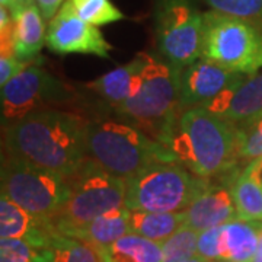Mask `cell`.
<instances>
[{
  "mask_svg": "<svg viewBox=\"0 0 262 262\" xmlns=\"http://www.w3.org/2000/svg\"><path fill=\"white\" fill-rule=\"evenodd\" d=\"M86 124L73 114L44 108L5 128L6 155L72 177L86 156Z\"/></svg>",
  "mask_w": 262,
  "mask_h": 262,
  "instance_id": "6da1fadb",
  "label": "cell"
},
{
  "mask_svg": "<svg viewBox=\"0 0 262 262\" xmlns=\"http://www.w3.org/2000/svg\"><path fill=\"white\" fill-rule=\"evenodd\" d=\"M166 146L196 177H223L237 166L239 128L206 108H191L178 115Z\"/></svg>",
  "mask_w": 262,
  "mask_h": 262,
  "instance_id": "7a4b0ae2",
  "label": "cell"
},
{
  "mask_svg": "<svg viewBox=\"0 0 262 262\" xmlns=\"http://www.w3.org/2000/svg\"><path fill=\"white\" fill-rule=\"evenodd\" d=\"M179 73L181 69L165 58L143 53L130 96L118 108L165 146L179 115Z\"/></svg>",
  "mask_w": 262,
  "mask_h": 262,
  "instance_id": "3957f363",
  "label": "cell"
},
{
  "mask_svg": "<svg viewBox=\"0 0 262 262\" xmlns=\"http://www.w3.org/2000/svg\"><path fill=\"white\" fill-rule=\"evenodd\" d=\"M84 140L86 156L108 173L121 179L131 178L156 162L178 160L165 144L122 122L110 120L88 122Z\"/></svg>",
  "mask_w": 262,
  "mask_h": 262,
  "instance_id": "277c9868",
  "label": "cell"
},
{
  "mask_svg": "<svg viewBox=\"0 0 262 262\" xmlns=\"http://www.w3.org/2000/svg\"><path fill=\"white\" fill-rule=\"evenodd\" d=\"M67 179L69 196L51 222L61 236L73 237L99 215L125 207V179L108 173L95 160L86 158Z\"/></svg>",
  "mask_w": 262,
  "mask_h": 262,
  "instance_id": "5b68a950",
  "label": "cell"
},
{
  "mask_svg": "<svg viewBox=\"0 0 262 262\" xmlns=\"http://www.w3.org/2000/svg\"><path fill=\"white\" fill-rule=\"evenodd\" d=\"M201 58L234 73H258L262 69V22L207 10Z\"/></svg>",
  "mask_w": 262,
  "mask_h": 262,
  "instance_id": "8992f818",
  "label": "cell"
},
{
  "mask_svg": "<svg viewBox=\"0 0 262 262\" xmlns=\"http://www.w3.org/2000/svg\"><path fill=\"white\" fill-rule=\"evenodd\" d=\"M208 181L194 177L187 168L172 162H156L125 179V207L131 211H184Z\"/></svg>",
  "mask_w": 262,
  "mask_h": 262,
  "instance_id": "52a82bcc",
  "label": "cell"
},
{
  "mask_svg": "<svg viewBox=\"0 0 262 262\" xmlns=\"http://www.w3.org/2000/svg\"><path fill=\"white\" fill-rule=\"evenodd\" d=\"M2 195L41 222L51 223L69 196V179L54 170L6 155L2 162Z\"/></svg>",
  "mask_w": 262,
  "mask_h": 262,
  "instance_id": "ba28073f",
  "label": "cell"
},
{
  "mask_svg": "<svg viewBox=\"0 0 262 262\" xmlns=\"http://www.w3.org/2000/svg\"><path fill=\"white\" fill-rule=\"evenodd\" d=\"M203 13L195 0H156L155 34L162 58L178 69L201 58Z\"/></svg>",
  "mask_w": 262,
  "mask_h": 262,
  "instance_id": "9c48e42d",
  "label": "cell"
},
{
  "mask_svg": "<svg viewBox=\"0 0 262 262\" xmlns=\"http://www.w3.org/2000/svg\"><path fill=\"white\" fill-rule=\"evenodd\" d=\"M70 96L64 84L38 66H27L10 82L2 86V115L18 121L46 102L64 101Z\"/></svg>",
  "mask_w": 262,
  "mask_h": 262,
  "instance_id": "30bf717a",
  "label": "cell"
},
{
  "mask_svg": "<svg viewBox=\"0 0 262 262\" xmlns=\"http://www.w3.org/2000/svg\"><path fill=\"white\" fill-rule=\"evenodd\" d=\"M47 47L57 54H94L110 58L111 46L102 32L75 13L70 0H66L61 9L50 20L46 34Z\"/></svg>",
  "mask_w": 262,
  "mask_h": 262,
  "instance_id": "8fae6325",
  "label": "cell"
},
{
  "mask_svg": "<svg viewBox=\"0 0 262 262\" xmlns=\"http://www.w3.org/2000/svg\"><path fill=\"white\" fill-rule=\"evenodd\" d=\"M241 73L200 58L181 69L179 73V111L207 108L226 89L242 79Z\"/></svg>",
  "mask_w": 262,
  "mask_h": 262,
  "instance_id": "7c38bea8",
  "label": "cell"
},
{
  "mask_svg": "<svg viewBox=\"0 0 262 262\" xmlns=\"http://www.w3.org/2000/svg\"><path fill=\"white\" fill-rule=\"evenodd\" d=\"M206 110L237 127L258 120L262 115V73L244 76Z\"/></svg>",
  "mask_w": 262,
  "mask_h": 262,
  "instance_id": "4fadbf2b",
  "label": "cell"
},
{
  "mask_svg": "<svg viewBox=\"0 0 262 262\" xmlns=\"http://www.w3.org/2000/svg\"><path fill=\"white\" fill-rule=\"evenodd\" d=\"M185 225L204 232L239 219L230 189L225 185H207L184 210Z\"/></svg>",
  "mask_w": 262,
  "mask_h": 262,
  "instance_id": "5bb4252c",
  "label": "cell"
},
{
  "mask_svg": "<svg viewBox=\"0 0 262 262\" xmlns=\"http://www.w3.org/2000/svg\"><path fill=\"white\" fill-rule=\"evenodd\" d=\"M223 177L239 219L262 222V158L249 162L244 169H230Z\"/></svg>",
  "mask_w": 262,
  "mask_h": 262,
  "instance_id": "9a60e30c",
  "label": "cell"
},
{
  "mask_svg": "<svg viewBox=\"0 0 262 262\" xmlns=\"http://www.w3.org/2000/svg\"><path fill=\"white\" fill-rule=\"evenodd\" d=\"M60 236L54 226L41 222L27 213L9 198H0V237L20 239L39 248H53L54 241Z\"/></svg>",
  "mask_w": 262,
  "mask_h": 262,
  "instance_id": "2e32d148",
  "label": "cell"
},
{
  "mask_svg": "<svg viewBox=\"0 0 262 262\" xmlns=\"http://www.w3.org/2000/svg\"><path fill=\"white\" fill-rule=\"evenodd\" d=\"M128 233H131L130 210L127 207H121L99 215L94 222L84 226L82 230H79L73 237L92 246L101 255L118 239Z\"/></svg>",
  "mask_w": 262,
  "mask_h": 262,
  "instance_id": "e0dca14e",
  "label": "cell"
},
{
  "mask_svg": "<svg viewBox=\"0 0 262 262\" xmlns=\"http://www.w3.org/2000/svg\"><path fill=\"white\" fill-rule=\"evenodd\" d=\"M261 229L262 222L241 219L222 226V261L252 262Z\"/></svg>",
  "mask_w": 262,
  "mask_h": 262,
  "instance_id": "ac0fdd59",
  "label": "cell"
},
{
  "mask_svg": "<svg viewBox=\"0 0 262 262\" xmlns=\"http://www.w3.org/2000/svg\"><path fill=\"white\" fill-rule=\"evenodd\" d=\"M15 20V56L24 63L37 58L46 42L47 31L44 28V18L38 6L31 3L22 9Z\"/></svg>",
  "mask_w": 262,
  "mask_h": 262,
  "instance_id": "d6986e66",
  "label": "cell"
},
{
  "mask_svg": "<svg viewBox=\"0 0 262 262\" xmlns=\"http://www.w3.org/2000/svg\"><path fill=\"white\" fill-rule=\"evenodd\" d=\"M141 63H143V53L134 60H131L130 63L120 66L113 72H108L106 75L98 77L96 80L88 84V88H91L94 92L102 96L105 101L117 106L118 110L130 96L131 86L139 69L141 67Z\"/></svg>",
  "mask_w": 262,
  "mask_h": 262,
  "instance_id": "ffe728a7",
  "label": "cell"
},
{
  "mask_svg": "<svg viewBox=\"0 0 262 262\" xmlns=\"http://www.w3.org/2000/svg\"><path fill=\"white\" fill-rule=\"evenodd\" d=\"M185 225L184 211L178 213H150V211H131V233L139 234L149 241L163 244L168 237Z\"/></svg>",
  "mask_w": 262,
  "mask_h": 262,
  "instance_id": "44dd1931",
  "label": "cell"
},
{
  "mask_svg": "<svg viewBox=\"0 0 262 262\" xmlns=\"http://www.w3.org/2000/svg\"><path fill=\"white\" fill-rule=\"evenodd\" d=\"M103 262H162V245L128 233L101 253Z\"/></svg>",
  "mask_w": 262,
  "mask_h": 262,
  "instance_id": "7402d4cb",
  "label": "cell"
},
{
  "mask_svg": "<svg viewBox=\"0 0 262 262\" xmlns=\"http://www.w3.org/2000/svg\"><path fill=\"white\" fill-rule=\"evenodd\" d=\"M0 262H54V249L39 248L20 239H2Z\"/></svg>",
  "mask_w": 262,
  "mask_h": 262,
  "instance_id": "603a6c76",
  "label": "cell"
},
{
  "mask_svg": "<svg viewBox=\"0 0 262 262\" xmlns=\"http://www.w3.org/2000/svg\"><path fill=\"white\" fill-rule=\"evenodd\" d=\"M70 3L76 15L94 27H102L124 19V15L111 0H70Z\"/></svg>",
  "mask_w": 262,
  "mask_h": 262,
  "instance_id": "cb8c5ba5",
  "label": "cell"
},
{
  "mask_svg": "<svg viewBox=\"0 0 262 262\" xmlns=\"http://www.w3.org/2000/svg\"><path fill=\"white\" fill-rule=\"evenodd\" d=\"M198 234L200 232L187 225L179 227L170 237H168L163 244H160L163 253L162 262H182L196 256Z\"/></svg>",
  "mask_w": 262,
  "mask_h": 262,
  "instance_id": "d4e9b609",
  "label": "cell"
},
{
  "mask_svg": "<svg viewBox=\"0 0 262 262\" xmlns=\"http://www.w3.org/2000/svg\"><path fill=\"white\" fill-rule=\"evenodd\" d=\"M54 262H103L92 246L75 237L58 236L54 245Z\"/></svg>",
  "mask_w": 262,
  "mask_h": 262,
  "instance_id": "484cf974",
  "label": "cell"
},
{
  "mask_svg": "<svg viewBox=\"0 0 262 262\" xmlns=\"http://www.w3.org/2000/svg\"><path fill=\"white\" fill-rule=\"evenodd\" d=\"M211 10L262 22V0H204Z\"/></svg>",
  "mask_w": 262,
  "mask_h": 262,
  "instance_id": "4316f807",
  "label": "cell"
},
{
  "mask_svg": "<svg viewBox=\"0 0 262 262\" xmlns=\"http://www.w3.org/2000/svg\"><path fill=\"white\" fill-rule=\"evenodd\" d=\"M196 256L207 262L222 261V226L200 232Z\"/></svg>",
  "mask_w": 262,
  "mask_h": 262,
  "instance_id": "83f0119b",
  "label": "cell"
},
{
  "mask_svg": "<svg viewBox=\"0 0 262 262\" xmlns=\"http://www.w3.org/2000/svg\"><path fill=\"white\" fill-rule=\"evenodd\" d=\"M27 67V63L20 61L15 56H0V84L10 82L16 75H19Z\"/></svg>",
  "mask_w": 262,
  "mask_h": 262,
  "instance_id": "f1b7e54d",
  "label": "cell"
},
{
  "mask_svg": "<svg viewBox=\"0 0 262 262\" xmlns=\"http://www.w3.org/2000/svg\"><path fill=\"white\" fill-rule=\"evenodd\" d=\"M38 9L41 12L44 20H51L57 15V12L64 5V0H34Z\"/></svg>",
  "mask_w": 262,
  "mask_h": 262,
  "instance_id": "f546056e",
  "label": "cell"
},
{
  "mask_svg": "<svg viewBox=\"0 0 262 262\" xmlns=\"http://www.w3.org/2000/svg\"><path fill=\"white\" fill-rule=\"evenodd\" d=\"M31 3H34V0H13V2H12V6L9 8V12H10V15H12V18H13V16H16L20 10L25 9V8L29 6Z\"/></svg>",
  "mask_w": 262,
  "mask_h": 262,
  "instance_id": "4dcf8cb0",
  "label": "cell"
},
{
  "mask_svg": "<svg viewBox=\"0 0 262 262\" xmlns=\"http://www.w3.org/2000/svg\"><path fill=\"white\" fill-rule=\"evenodd\" d=\"M252 262H262V229L259 232V242H258V249H256V253L253 256Z\"/></svg>",
  "mask_w": 262,
  "mask_h": 262,
  "instance_id": "1f68e13d",
  "label": "cell"
},
{
  "mask_svg": "<svg viewBox=\"0 0 262 262\" xmlns=\"http://www.w3.org/2000/svg\"><path fill=\"white\" fill-rule=\"evenodd\" d=\"M12 2L13 0H0V5H2V8H8L9 9L10 6H12Z\"/></svg>",
  "mask_w": 262,
  "mask_h": 262,
  "instance_id": "d6a6232c",
  "label": "cell"
},
{
  "mask_svg": "<svg viewBox=\"0 0 262 262\" xmlns=\"http://www.w3.org/2000/svg\"><path fill=\"white\" fill-rule=\"evenodd\" d=\"M182 262H207L204 259H201V258H198V256H192V258H189L187 261H182Z\"/></svg>",
  "mask_w": 262,
  "mask_h": 262,
  "instance_id": "836d02e7",
  "label": "cell"
},
{
  "mask_svg": "<svg viewBox=\"0 0 262 262\" xmlns=\"http://www.w3.org/2000/svg\"><path fill=\"white\" fill-rule=\"evenodd\" d=\"M252 122L255 124V125H256V127H258V128H259V130L262 131V115L259 117V118H258V120H255V121H252Z\"/></svg>",
  "mask_w": 262,
  "mask_h": 262,
  "instance_id": "e575fe53",
  "label": "cell"
},
{
  "mask_svg": "<svg viewBox=\"0 0 262 262\" xmlns=\"http://www.w3.org/2000/svg\"><path fill=\"white\" fill-rule=\"evenodd\" d=\"M214 262H232V261H214Z\"/></svg>",
  "mask_w": 262,
  "mask_h": 262,
  "instance_id": "d590c367",
  "label": "cell"
}]
</instances>
